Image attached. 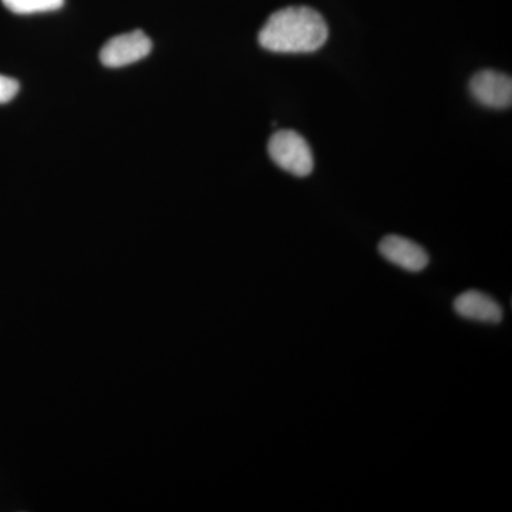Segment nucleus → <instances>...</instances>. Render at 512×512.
<instances>
[{"instance_id":"nucleus-4","label":"nucleus","mask_w":512,"mask_h":512,"mask_svg":"<svg viewBox=\"0 0 512 512\" xmlns=\"http://www.w3.org/2000/svg\"><path fill=\"white\" fill-rule=\"evenodd\" d=\"M471 96L490 109H508L512 103V80L495 70H481L470 82Z\"/></svg>"},{"instance_id":"nucleus-1","label":"nucleus","mask_w":512,"mask_h":512,"mask_svg":"<svg viewBox=\"0 0 512 512\" xmlns=\"http://www.w3.org/2000/svg\"><path fill=\"white\" fill-rule=\"evenodd\" d=\"M325 19L315 9L293 6L278 10L259 32V45L284 55H301L319 50L328 40Z\"/></svg>"},{"instance_id":"nucleus-7","label":"nucleus","mask_w":512,"mask_h":512,"mask_svg":"<svg viewBox=\"0 0 512 512\" xmlns=\"http://www.w3.org/2000/svg\"><path fill=\"white\" fill-rule=\"evenodd\" d=\"M2 3L16 15H35L62 9L64 0H2Z\"/></svg>"},{"instance_id":"nucleus-5","label":"nucleus","mask_w":512,"mask_h":512,"mask_svg":"<svg viewBox=\"0 0 512 512\" xmlns=\"http://www.w3.org/2000/svg\"><path fill=\"white\" fill-rule=\"evenodd\" d=\"M379 251L384 259L409 272L423 271L430 261L429 254L424 251V248L399 235H387L383 238Z\"/></svg>"},{"instance_id":"nucleus-6","label":"nucleus","mask_w":512,"mask_h":512,"mask_svg":"<svg viewBox=\"0 0 512 512\" xmlns=\"http://www.w3.org/2000/svg\"><path fill=\"white\" fill-rule=\"evenodd\" d=\"M454 311L461 318L484 323H500L503 309L493 298L480 291H467L457 296Z\"/></svg>"},{"instance_id":"nucleus-2","label":"nucleus","mask_w":512,"mask_h":512,"mask_svg":"<svg viewBox=\"0 0 512 512\" xmlns=\"http://www.w3.org/2000/svg\"><path fill=\"white\" fill-rule=\"evenodd\" d=\"M268 153L286 173L306 177L313 170V154L308 141L293 130H279L271 137Z\"/></svg>"},{"instance_id":"nucleus-8","label":"nucleus","mask_w":512,"mask_h":512,"mask_svg":"<svg viewBox=\"0 0 512 512\" xmlns=\"http://www.w3.org/2000/svg\"><path fill=\"white\" fill-rule=\"evenodd\" d=\"M18 92V80L12 79V77L8 76H2V74H0V104L9 103L10 100L15 99Z\"/></svg>"},{"instance_id":"nucleus-3","label":"nucleus","mask_w":512,"mask_h":512,"mask_svg":"<svg viewBox=\"0 0 512 512\" xmlns=\"http://www.w3.org/2000/svg\"><path fill=\"white\" fill-rule=\"evenodd\" d=\"M151 47L150 37L143 30H134L110 39L101 49L100 60L110 69H119L143 60L150 55Z\"/></svg>"}]
</instances>
